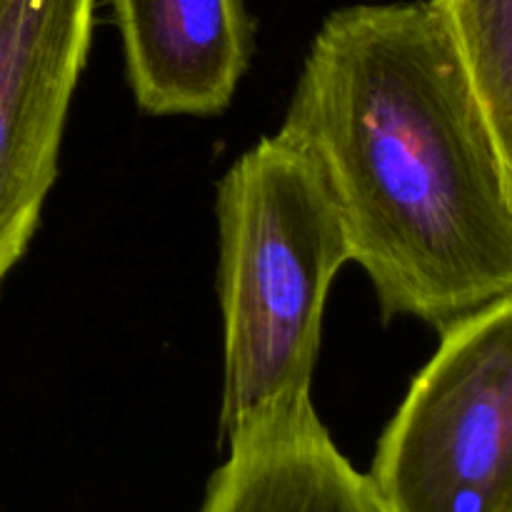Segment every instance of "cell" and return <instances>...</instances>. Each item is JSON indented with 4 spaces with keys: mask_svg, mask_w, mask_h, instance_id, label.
Returning <instances> with one entry per match:
<instances>
[{
    "mask_svg": "<svg viewBox=\"0 0 512 512\" xmlns=\"http://www.w3.org/2000/svg\"><path fill=\"white\" fill-rule=\"evenodd\" d=\"M278 133L318 165L383 320L443 330L512 295V155L430 0L330 13Z\"/></svg>",
    "mask_w": 512,
    "mask_h": 512,
    "instance_id": "1",
    "label": "cell"
},
{
    "mask_svg": "<svg viewBox=\"0 0 512 512\" xmlns=\"http://www.w3.org/2000/svg\"><path fill=\"white\" fill-rule=\"evenodd\" d=\"M215 215L225 438L313 400L325 300L350 250L318 165L283 133L265 135L230 165Z\"/></svg>",
    "mask_w": 512,
    "mask_h": 512,
    "instance_id": "2",
    "label": "cell"
},
{
    "mask_svg": "<svg viewBox=\"0 0 512 512\" xmlns=\"http://www.w3.org/2000/svg\"><path fill=\"white\" fill-rule=\"evenodd\" d=\"M363 475L375 512H512V295L445 325Z\"/></svg>",
    "mask_w": 512,
    "mask_h": 512,
    "instance_id": "3",
    "label": "cell"
},
{
    "mask_svg": "<svg viewBox=\"0 0 512 512\" xmlns=\"http://www.w3.org/2000/svg\"><path fill=\"white\" fill-rule=\"evenodd\" d=\"M93 23L95 0H0V288L58 178Z\"/></svg>",
    "mask_w": 512,
    "mask_h": 512,
    "instance_id": "4",
    "label": "cell"
},
{
    "mask_svg": "<svg viewBox=\"0 0 512 512\" xmlns=\"http://www.w3.org/2000/svg\"><path fill=\"white\" fill-rule=\"evenodd\" d=\"M125 75L150 115H218L253 55L245 0H110Z\"/></svg>",
    "mask_w": 512,
    "mask_h": 512,
    "instance_id": "5",
    "label": "cell"
},
{
    "mask_svg": "<svg viewBox=\"0 0 512 512\" xmlns=\"http://www.w3.org/2000/svg\"><path fill=\"white\" fill-rule=\"evenodd\" d=\"M225 440L228 460L200 512H375L363 473L340 453L313 400L273 410Z\"/></svg>",
    "mask_w": 512,
    "mask_h": 512,
    "instance_id": "6",
    "label": "cell"
},
{
    "mask_svg": "<svg viewBox=\"0 0 512 512\" xmlns=\"http://www.w3.org/2000/svg\"><path fill=\"white\" fill-rule=\"evenodd\" d=\"M478 103L512 155V0H430Z\"/></svg>",
    "mask_w": 512,
    "mask_h": 512,
    "instance_id": "7",
    "label": "cell"
}]
</instances>
